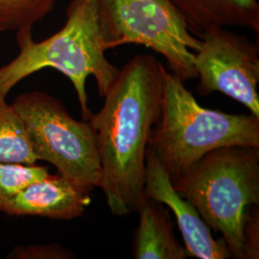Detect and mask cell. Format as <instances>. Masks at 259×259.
I'll return each mask as SVG.
<instances>
[{
    "label": "cell",
    "instance_id": "11",
    "mask_svg": "<svg viewBox=\"0 0 259 259\" xmlns=\"http://www.w3.org/2000/svg\"><path fill=\"white\" fill-rule=\"evenodd\" d=\"M139 224L133 242L136 259H185L188 256L173 232L169 211L162 204L146 198L139 208Z\"/></svg>",
    "mask_w": 259,
    "mask_h": 259
},
{
    "label": "cell",
    "instance_id": "9",
    "mask_svg": "<svg viewBox=\"0 0 259 259\" xmlns=\"http://www.w3.org/2000/svg\"><path fill=\"white\" fill-rule=\"evenodd\" d=\"M91 192L61 174L49 175L17 194L0 198V212L11 216L30 215L71 220L83 215L91 204Z\"/></svg>",
    "mask_w": 259,
    "mask_h": 259
},
{
    "label": "cell",
    "instance_id": "7",
    "mask_svg": "<svg viewBox=\"0 0 259 259\" xmlns=\"http://www.w3.org/2000/svg\"><path fill=\"white\" fill-rule=\"evenodd\" d=\"M194 52L198 93H223L243 104L259 118L258 45L225 27L206 30Z\"/></svg>",
    "mask_w": 259,
    "mask_h": 259
},
{
    "label": "cell",
    "instance_id": "8",
    "mask_svg": "<svg viewBox=\"0 0 259 259\" xmlns=\"http://www.w3.org/2000/svg\"><path fill=\"white\" fill-rule=\"evenodd\" d=\"M143 191L145 198L165 204L174 213L188 255L200 259H227L232 256L225 240L213 238L210 228L194 205L174 189L165 169L149 148Z\"/></svg>",
    "mask_w": 259,
    "mask_h": 259
},
{
    "label": "cell",
    "instance_id": "6",
    "mask_svg": "<svg viewBox=\"0 0 259 259\" xmlns=\"http://www.w3.org/2000/svg\"><path fill=\"white\" fill-rule=\"evenodd\" d=\"M12 105L37 160L48 161L59 174L90 191L99 187L101 168L88 121L75 120L59 99L40 92L20 94Z\"/></svg>",
    "mask_w": 259,
    "mask_h": 259
},
{
    "label": "cell",
    "instance_id": "4",
    "mask_svg": "<svg viewBox=\"0 0 259 259\" xmlns=\"http://www.w3.org/2000/svg\"><path fill=\"white\" fill-rule=\"evenodd\" d=\"M204 222L220 232L232 257L245 258V229L259 204V148L226 146L202 157L173 183Z\"/></svg>",
    "mask_w": 259,
    "mask_h": 259
},
{
    "label": "cell",
    "instance_id": "5",
    "mask_svg": "<svg viewBox=\"0 0 259 259\" xmlns=\"http://www.w3.org/2000/svg\"><path fill=\"white\" fill-rule=\"evenodd\" d=\"M106 50L140 45L163 56L184 82L197 78L194 52L201 39L189 31L171 0H97Z\"/></svg>",
    "mask_w": 259,
    "mask_h": 259
},
{
    "label": "cell",
    "instance_id": "2",
    "mask_svg": "<svg viewBox=\"0 0 259 259\" xmlns=\"http://www.w3.org/2000/svg\"><path fill=\"white\" fill-rule=\"evenodd\" d=\"M17 42L19 55L0 67V95L6 96L28 76L51 67L73 83L85 121L93 114L85 90L88 78L94 77L99 95L104 97L119 72L105 55L97 0H71L65 25L53 36L37 42L32 32L19 33Z\"/></svg>",
    "mask_w": 259,
    "mask_h": 259
},
{
    "label": "cell",
    "instance_id": "10",
    "mask_svg": "<svg viewBox=\"0 0 259 259\" xmlns=\"http://www.w3.org/2000/svg\"><path fill=\"white\" fill-rule=\"evenodd\" d=\"M189 31L200 37L215 27L248 28L259 33L257 0H171Z\"/></svg>",
    "mask_w": 259,
    "mask_h": 259
},
{
    "label": "cell",
    "instance_id": "3",
    "mask_svg": "<svg viewBox=\"0 0 259 259\" xmlns=\"http://www.w3.org/2000/svg\"><path fill=\"white\" fill-rule=\"evenodd\" d=\"M161 114L148 148L172 184L213 150L226 146L259 148V118L203 108L185 82L161 65Z\"/></svg>",
    "mask_w": 259,
    "mask_h": 259
},
{
    "label": "cell",
    "instance_id": "12",
    "mask_svg": "<svg viewBox=\"0 0 259 259\" xmlns=\"http://www.w3.org/2000/svg\"><path fill=\"white\" fill-rule=\"evenodd\" d=\"M37 160L24 123L6 96L0 95V161L35 164Z\"/></svg>",
    "mask_w": 259,
    "mask_h": 259
},
{
    "label": "cell",
    "instance_id": "14",
    "mask_svg": "<svg viewBox=\"0 0 259 259\" xmlns=\"http://www.w3.org/2000/svg\"><path fill=\"white\" fill-rule=\"evenodd\" d=\"M46 166L0 161V198L10 197L49 176Z\"/></svg>",
    "mask_w": 259,
    "mask_h": 259
},
{
    "label": "cell",
    "instance_id": "13",
    "mask_svg": "<svg viewBox=\"0 0 259 259\" xmlns=\"http://www.w3.org/2000/svg\"><path fill=\"white\" fill-rule=\"evenodd\" d=\"M58 0H0V33L32 32L54 9Z\"/></svg>",
    "mask_w": 259,
    "mask_h": 259
},
{
    "label": "cell",
    "instance_id": "1",
    "mask_svg": "<svg viewBox=\"0 0 259 259\" xmlns=\"http://www.w3.org/2000/svg\"><path fill=\"white\" fill-rule=\"evenodd\" d=\"M162 64L139 54L119 69L102 109L88 122L101 168L99 187L111 212L126 216L144 204L149 139L161 114Z\"/></svg>",
    "mask_w": 259,
    "mask_h": 259
},
{
    "label": "cell",
    "instance_id": "15",
    "mask_svg": "<svg viewBox=\"0 0 259 259\" xmlns=\"http://www.w3.org/2000/svg\"><path fill=\"white\" fill-rule=\"evenodd\" d=\"M258 205L254 207L245 229V258L259 257Z\"/></svg>",
    "mask_w": 259,
    "mask_h": 259
}]
</instances>
